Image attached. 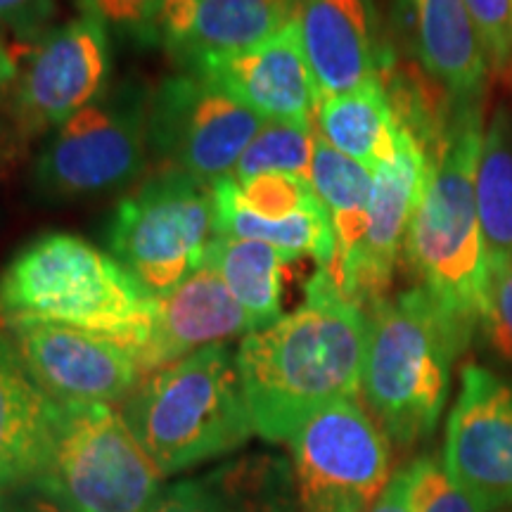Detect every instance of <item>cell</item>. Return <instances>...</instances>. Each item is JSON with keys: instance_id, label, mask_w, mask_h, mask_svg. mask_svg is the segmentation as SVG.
<instances>
[{"instance_id": "7", "label": "cell", "mask_w": 512, "mask_h": 512, "mask_svg": "<svg viewBox=\"0 0 512 512\" xmlns=\"http://www.w3.org/2000/svg\"><path fill=\"white\" fill-rule=\"evenodd\" d=\"M150 98L145 86L124 81L57 126L31 171L38 195L48 202L81 200L138 178L150 147Z\"/></svg>"}, {"instance_id": "31", "label": "cell", "mask_w": 512, "mask_h": 512, "mask_svg": "<svg viewBox=\"0 0 512 512\" xmlns=\"http://www.w3.org/2000/svg\"><path fill=\"white\" fill-rule=\"evenodd\" d=\"M415 512H484L446 472L444 463L420 458L411 463Z\"/></svg>"}, {"instance_id": "33", "label": "cell", "mask_w": 512, "mask_h": 512, "mask_svg": "<svg viewBox=\"0 0 512 512\" xmlns=\"http://www.w3.org/2000/svg\"><path fill=\"white\" fill-rule=\"evenodd\" d=\"M150 512H233L209 482H181L171 486Z\"/></svg>"}, {"instance_id": "5", "label": "cell", "mask_w": 512, "mask_h": 512, "mask_svg": "<svg viewBox=\"0 0 512 512\" xmlns=\"http://www.w3.org/2000/svg\"><path fill=\"white\" fill-rule=\"evenodd\" d=\"M124 418L164 477L235 451L254 434L238 361L226 344L145 375Z\"/></svg>"}, {"instance_id": "20", "label": "cell", "mask_w": 512, "mask_h": 512, "mask_svg": "<svg viewBox=\"0 0 512 512\" xmlns=\"http://www.w3.org/2000/svg\"><path fill=\"white\" fill-rule=\"evenodd\" d=\"M413 12L418 60L448 107L484 102L489 64L463 0H420Z\"/></svg>"}, {"instance_id": "19", "label": "cell", "mask_w": 512, "mask_h": 512, "mask_svg": "<svg viewBox=\"0 0 512 512\" xmlns=\"http://www.w3.org/2000/svg\"><path fill=\"white\" fill-rule=\"evenodd\" d=\"M57 401L38 387L0 332V491L31 486L46 465Z\"/></svg>"}, {"instance_id": "16", "label": "cell", "mask_w": 512, "mask_h": 512, "mask_svg": "<svg viewBox=\"0 0 512 512\" xmlns=\"http://www.w3.org/2000/svg\"><path fill=\"white\" fill-rule=\"evenodd\" d=\"M297 24L320 98L382 79L392 64L375 0H302Z\"/></svg>"}, {"instance_id": "29", "label": "cell", "mask_w": 512, "mask_h": 512, "mask_svg": "<svg viewBox=\"0 0 512 512\" xmlns=\"http://www.w3.org/2000/svg\"><path fill=\"white\" fill-rule=\"evenodd\" d=\"M164 0H79L83 15L98 19L107 34L133 46L159 43V12Z\"/></svg>"}, {"instance_id": "28", "label": "cell", "mask_w": 512, "mask_h": 512, "mask_svg": "<svg viewBox=\"0 0 512 512\" xmlns=\"http://www.w3.org/2000/svg\"><path fill=\"white\" fill-rule=\"evenodd\" d=\"M240 185V197L264 219H287L323 207L309 178L292 174H261Z\"/></svg>"}, {"instance_id": "26", "label": "cell", "mask_w": 512, "mask_h": 512, "mask_svg": "<svg viewBox=\"0 0 512 512\" xmlns=\"http://www.w3.org/2000/svg\"><path fill=\"white\" fill-rule=\"evenodd\" d=\"M313 136L311 124L302 121H266L261 131L252 138L247 150L235 164L233 176L238 183L261 174H292L311 176L313 159Z\"/></svg>"}, {"instance_id": "23", "label": "cell", "mask_w": 512, "mask_h": 512, "mask_svg": "<svg viewBox=\"0 0 512 512\" xmlns=\"http://www.w3.org/2000/svg\"><path fill=\"white\" fill-rule=\"evenodd\" d=\"M287 261H292L290 256L264 242L226 235H214L204 254V264L221 275L254 330H264L280 318Z\"/></svg>"}, {"instance_id": "4", "label": "cell", "mask_w": 512, "mask_h": 512, "mask_svg": "<svg viewBox=\"0 0 512 512\" xmlns=\"http://www.w3.org/2000/svg\"><path fill=\"white\" fill-rule=\"evenodd\" d=\"M484 102L451 107L444 145L434 157L425 195L415 209L403 254L444 309L475 330L486 280L475 176L484 140Z\"/></svg>"}, {"instance_id": "21", "label": "cell", "mask_w": 512, "mask_h": 512, "mask_svg": "<svg viewBox=\"0 0 512 512\" xmlns=\"http://www.w3.org/2000/svg\"><path fill=\"white\" fill-rule=\"evenodd\" d=\"M214 200V235L254 240L271 245L290 256H311L318 268H325L335 259V230L325 207L302 211L287 219H264L242 202L240 185L233 176L221 178L211 185Z\"/></svg>"}, {"instance_id": "17", "label": "cell", "mask_w": 512, "mask_h": 512, "mask_svg": "<svg viewBox=\"0 0 512 512\" xmlns=\"http://www.w3.org/2000/svg\"><path fill=\"white\" fill-rule=\"evenodd\" d=\"M302 0H164L159 43L185 67L252 48L297 19Z\"/></svg>"}, {"instance_id": "36", "label": "cell", "mask_w": 512, "mask_h": 512, "mask_svg": "<svg viewBox=\"0 0 512 512\" xmlns=\"http://www.w3.org/2000/svg\"><path fill=\"white\" fill-rule=\"evenodd\" d=\"M46 498H48V496H46ZM15 512H67V510L60 508V505H57L55 501H50V498H48V503L31 505V508H17Z\"/></svg>"}, {"instance_id": "27", "label": "cell", "mask_w": 512, "mask_h": 512, "mask_svg": "<svg viewBox=\"0 0 512 512\" xmlns=\"http://www.w3.org/2000/svg\"><path fill=\"white\" fill-rule=\"evenodd\" d=\"M479 325L496 354L512 363V249L486 252V280Z\"/></svg>"}, {"instance_id": "13", "label": "cell", "mask_w": 512, "mask_h": 512, "mask_svg": "<svg viewBox=\"0 0 512 512\" xmlns=\"http://www.w3.org/2000/svg\"><path fill=\"white\" fill-rule=\"evenodd\" d=\"M444 467L484 512L512 508V382L477 363L460 373Z\"/></svg>"}, {"instance_id": "2", "label": "cell", "mask_w": 512, "mask_h": 512, "mask_svg": "<svg viewBox=\"0 0 512 512\" xmlns=\"http://www.w3.org/2000/svg\"><path fill=\"white\" fill-rule=\"evenodd\" d=\"M157 297L114 254L74 233H43L0 273V328L50 323L110 337L136 354Z\"/></svg>"}, {"instance_id": "15", "label": "cell", "mask_w": 512, "mask_h": 512, "mask_svg": "<svg viewBox=\"0 0 512 512\" xmlns=\"http://www.w3.org/2000/svg\"><path fill=\"white\" fill-rule=\"evenodd\" d=\"M190 72L209 76L266 121L311 124L320 91L306 57L297 19L252 48L202 62Z\"/></svg>"}, {"instance_id": "1", "label": "cell", "mask_w": 512, "mask_h": 512, "mask_svg": "<svg viewBox=\"0 0 512 512\" xmlns=\"http://www.w3.org/2000/svg\"><path fill=\"white\" fill-rule=\"evenodd\" d=\"M366 344L368 313L318 268L304 304L249 332L235 354L254 434L290 441L320 408L361 392Z\"/></svg>"}, {"instance_id": "18", "label": "cell", "mask_w": 512, "mask_h": 512, "mask_svg": "<svg viewBox=\"0 0 512 512\" xmlns=\"http://www.w3.org/2000/svg\"><path fill=\"white\" fill-rule=\"evenodd\" d=\"M249 332L254 328L245 309L221 275L204 264L174 290L157 297L152 332L136 358L143 375H150L204 347Z\"/></svg>"}, {"instance_id": "3", "label": "cell", "mask_w": 512, "mask_h": 512, "mask_svg": "<svg viewBox=\"0 0 512 512\" xmlns=\"http://www.w3.org/2000/svg\"><path fill=\"white\" fill-rule=\"evenodd\" d=\"M470 337V325L420 285L368 311L361 394L387 439L411 446L430 437Z\"/></svg>"}, {"instance_id": "6", "label": "cell", "mask_w": 512, "mask_h": 512, "mask_svg": "<svg viewBox=\"0 0 512 512\" xmlns=\"http://www.w3.org/2000/svg\"><path fill=\"white\" fill-rule=\"evenodd\" d=\"M159 470L112 403H57L53 441L36 491L67 512H147Z\"/></svg>"}, {"instance_id": "35", "label": "cell", "mask_w": 512, "mask_h": 512, "mask_svg": "<svg viewBox=\"0 0 512 512\" xmlns=\"http://www.w3.org/2000/svg\"><path fill=\"white\" fill-rule=\"evenodd\" d=\"M17 76H19L17 60L12 57L8 43H5L3 36H0V91H5L12 81H17Z\"/></svg>"}, {"instance_id": "25", "label": "cell", "mask_w": 512, "mask_h": 512, "mask_svg": "<svg viewBox=\"0 0 512 512\" xmlns=\"http://www.w3.org/2000/svg\"><path fill=\"white\" fill-rule=\"evenodd\" d=\"M475 197L486 252L512 249V112L498 105L484 131Z\"/></svg>"}, {"instance_id": "37", "label": "cell", "mask_w": 512, "mask_h": 512, "mask_svg": "<svg viewBox=\"0 0 512 512\" xmlns=\"http://www.w3.org/2000/svg\"><path fill=\"white\" fill-rule=\"evenodd\" d=\"M403 3H406V5H408V8H413V10H415V5H418V3H420V0H403Z\"/></svg>"}, {"instance_id": "10", "label": "cell", "mask_w": 512, "mask_h": 512, "mask_svg": "<svg viewBox=\"0 0 512 512\" xmlns=\"http://www.w3.org/2000/svg\"><path fill=\"white\" fill-rule=\"evenodd\" d=\"M302 512H368L389 482V439L366 408L339 399L292 434Z\"/></svg>"}, {"instance_id": "24", "label": "cell", "mask_w": 512, "mask_h": 512, "mask_svg": "<svg viewBox=\"0 0 512 512\" xmlns=\"http://www.w3.org/2000/svg\"><path fill=\"white\" fill-rule=\"evenodd\" d=\"M309 181L330 214L337 245L330 266H337L356 252L366 235L373 171L316 136Z\"/></svg>"}, {"instance_id": "12", "label": "cell", "mask_w": 512, "mask_h": 512, "mask_svg": "<svg viewBox=\"0 0 512 512\" xmlns=\"http://www.w3.org/2000/svg\"><path fill=\"white\" fill-rule=\"evenodd\" d=\"M430 171V152L408 128L401 126L392 159L373 171L368 228L361 245L347 261L323 268L337 292L363 311H370L387 299L396 259L406 242L415 209L425 195Z\"/></svg>"}, {"instance_id": "30", "label": "cell", "mask_w": 512, "mask_h": 512, "mask_svg": "<svg viewBox=\"0 0 512 512\" xmlns=\"http://www.w3.org/2000/svg\"><path fill=\"white\" fill-rule=\"evenodd\" d=\"M482 43L489 74L512 81V0H463Z\"/></svg>"}, {"instance_id": "32", "label": "cell", "mask_w": 512, "mask_h": 512, "mask_svg": "<svg viewBox=\"0 0 512 512\" xmlns=\"http://www.w3.org/2000/svg\"><path fill=\"white\" fill-rule=\"evenodd\" d=\"M55 15V0H0V27L19 41H38Z\"/></svg>"}, {"instance_id": "9", "label": "cell", "mask_w": 512, "mask_h": 512, "mask_svg": "<svg viewBox=\"0 0 512 512\" xmlns=\"http://www.w3.org/2000/svg\"><path fill=\"white\" fill-rule=\"evenodd\" d=\"M266 124L264 117L197 72L159 83L147 112V145L166 171L214 185L235 164Z\"/></svg>"}, {"instance_id": "8", "label": "cell", "mask_w": 512, "mask_h": 512, "mask_svg": "<svg viewBox=\"0 0 512 512\" xmlns=\"http://www.w3.org/2000/svg\"><path fill=\"white\" fill-rule=\"evenodd\" d=\"M211 238V185L181 171H162L121 197L107 228L110 254L155 297L200 271Z\"/></svg>"}, {"instance_id": "11", "label": "cell", "mask_w": 512, "mask_h": 512, "mask_svg": "<svg viewBox=\"0 0 512 512\" xmlns=\"http://www.w3.org/2000/svg\"><path fill=\"white\" fill-rule=\"evenodd\" d=\"M110 34L93 17H76L34 41L17 76L12 114L27 136L62 126L107 91Z\"/></svg>"}, {"instance_id": "22", "label": "cell", "mask_w": 512, "mask_h": 512, "mask_svg": "<svg viewBox=\"0 0 512 512\" xmlns=\"http://www.w3.org/2000/svg\"><path fill=\"white\" fill-rule=\"evenodd\" d=\"M316 119L325 143L370 171L396 152L401 126L382 79L363 83L349 93L320 98Z\"/></svg>"}, {"instance_id": "14", "label": "cell", "mask_w": 512, "mask_h": 512, "mask_svg": "<svg viewBox=\"0 0 512 512\" xmlns=\"http://www.w3.org/2000/svg\"><path fill=\"white\" fill-rule=\"evenodd\" d=\"M8 335L38 387L57 403H117L143 382L136 354L110 337L50 323Z\"/></svg>"}, {"instance_id": "34", "label": "cell", "mask_w": 512, "mask_h": 512, "mask_svg": "<svg viewBox=\"0 0 512 512\" xmlns=\"http://www.w3.org/2000/svg\"><path fill=\"white\" fill-rule=\"evenodd\" d=\"M368 512H415L413 508V472L411 465L403 467L389 482L370 505Z\"/></svg>"}]
</instances>
